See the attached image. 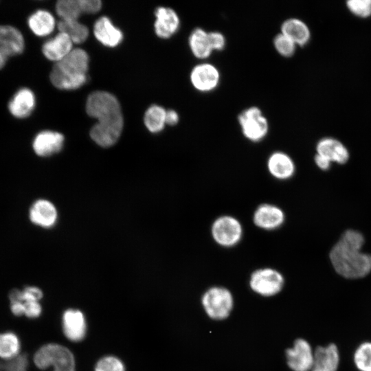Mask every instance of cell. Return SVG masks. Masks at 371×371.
<instances>
[{
	"mask_svg": "<svg viewBox=\"0 0 371 371\" xmlns=\"http://www.w3.org/2000/svg\"><path fill=\"white\" fill-rule=\"evenodd\" d=\"M87 114L98 120L90 136L98 145L109 147L117 142L122 131L124 120L117 99L106 91L91 93L86 102Z\"/></svg>",
	"mask_w": 371,
	"mask_h": 371,
	"instance_id": "6da1fadb",
	"label": "cell"
},
{
	"mask_svg": "<svg viewBox=\"0 0 371 371\" xmlns=\"http://www.w3.org/2000/svg\"><path fill=\"white\" fill-rule=\"evenodd\" d=\"M363 235L356 230L344 232L329 253L335 271L348 279H358L371 271V254L361 251Z\"/></svg>",
	"mask_w": 371,
	"mask_h": 371,
	"instance_id": "7a4b0ae2",
	"label": "cell"
},
{
	"mask_svg": "<svg viewBox=\"0 0 371 371\" xmlns=\"http://www.w3.org/2000/svg\"><path fill=\"white\" fill-rule=\"evenodd\" d=\"M89 56L80 48L73 49L63 59L55 63L49 75L52 84L63 90H74L87 81Z\"/></svg>",
	"mask_w": 371,
	"mask_h": 371,
	"instance_id": "3957f363",
	"label": "cell"
},
{
	"mask_svg": "<svg viewBox=\"0 0 371 371\" xmlns=\"http://www.w3.org/2000/svg\"><path fill=\"white\" fill-rule=\"evenodd\" d=\"M34 363L41 370L52 367L53 371H75L72 353L56 344H48L40 348L34 356Z\"/></svg>",
	"mask_w": 371,
	"mask_h": 371,
	"instance_id": "277c9868",
	"label": "cell"
},
{
	"mask_svg": "<svg viewBox=\"0 0 371 371\" xmlns=\"http://www.w3.org/2000/svg\"><path fill=\"white\" fill-rule=\"evenodd\" d=\"M234 297L223 286H214L207 289L201 297V304L206 315L214 320L227 318L234 308Z\"/></svg>",
	"mask_w": 371,
	"mask_h": 371,
	"instance_id": "5b68a950",
	"label": "cell"
},
{
	"mask_svg": "<svg viewBox=\"0 0 371 371\" xmlns=\"http://www.w3.org/2000/svg\"><path fill=\"white\" fill-rule=\"evenodd\" d=\"M210 232L213 240L218 246L230 248L241 241L243 227L240 221L235 216L223 214L213 221Z\"/></svg>",
	"mask_w": 371,
	"mask_h": 371,
	"instance_id": "8992f818",
	"label": "cell"
},
{
	"mask_svg": "<svg viewBox=\"0 0 371 371\" xmlns=\"http://www.w3.org/2000/svg\"><path fill=\"white\" fill-rule=\"evenodd\" d=\"M250 289L262 297H272L279 293L284 287V278L277 269L262 267L254 271L249 278Z\"/></svg>",
	"mask_w": 371,
	"mask_h": 371,
	"instance_id": "52a82bcc",
	"label": "cell"
},
{
	"mask_svg": "<svg viewBox=\"0 0 371 371\" xmlns=\"http://www.w3.org/2000/svg\"><path fill=\"white\" fill-rule=\"evenodd\" d=\"M238 122L244 136L251 142L261 141L268 133V121L257 106L244 110L238 115Z\"/></svg>",
	"mask_w": 371,
	"mask_h": 371,
	"instance_id": "ba28073f",
	"label": "cell"
},
{
	"mask_svg": "<svg viewBox=\"0 0 371 371\" xmlns=\"http://www.w3.org/2000/svg\"><path fill=\"white\" fill-rule=\"evenodd\" d=\"M25 41L22 32L11 25H0V69L8 60L21 54L25 49Z\"/></svg>",
	"mask_w": 371,
	"mask_h": 371,
	"instance_id": "9c48e42d",
	"label": "cell"
},
{
	"mask_svg": "<svg viewBox=\"0 0 371 371\" xmlns=\"http://www.w3.org/2000/svg\"><path fill=\"white\" fill-rule=\"evenodd\" d=\"M286 364L292 371H311L314 363V351L305 339L295 340L285 351Z\"/></svg>",
	"mask_w": 371,
	"mask_h": 371,
	"instance_id": "30bf717a",
	"label": "cell"
},
{
	"mask_svg": "<svg viewBox=\"0 0 371 371\" xmlns=\"http://www.w3.org/2000/svg\"><path fill=\"white\" fill-rule=\"evenodd\" d=\"M285 219L284 210L279 206L269 203L260 204L252 216L254 225L265 231L278 229L282 226Z\"/></svg>",
	"mask_w": 371,
	"mask_h": 371,
	"instance_id": "8fae6325",
	"label": "cell"
},
{
	"mask_svg": "<svg viewBox=\"0 0 371 371\" xmlns=\"http://www.w3.org/2000/svg\"><path fill=\"white\" fill-rule=\"evenodd\" d=\"M36 104L34 93L27 87L16 90L8 103L10 114L16 119L23 120L34 111Z\"/></svg>",
	"mask_w": 371,
	"mask_h": 371,
	"instance_id": "7c38bea8",
	"label": "cell"
},
{
	"mask_svg": "<svg viewBox=\"0 0 371 371\" xmlns=\"http://www.w3.org/2000/svg\"><path fill=\"white\" fill-rule=\"evenodd\" d=\"M220 80L218 69L210 63H201L194 67L190 73V81L194 87L203 92L215 89Z\"/></svg>",
	"mask_w": 371,
	"mask_h": 371,
	"instance_id": "4fadbf2b",
	"label": "cell"
},
{
	"mask_svg": "<svg viewBox=\"0 0 371 371\" xmlns=\"http://www.w3.org/2000/svg\"><path fill=\"white\" fill-rule=\"evenodd\" d=\"M64 136L56 131L45 130L38 133L32 142L34 153L40 157H49L63 148Z\"/></svg>",
	"mask_w": 371,
	"mask_h": 371,
	"instance_id": "5bb4252c",
	"label": "cell"
},
{
	"mask_svg": "<svg viewBox=\"0 0 371 371\" xmlns=\"http://www.w3.org/2000/svg\"><path fill=\"white\" fill-rule=\"evenodd\" d=\"M267 168L271 176L280 181L291 179L295 172L294 161L282 151H276L269 155L267 161Z\"/></svg>",
	"mask_w": 371,
	"mask_h": 371,
	"instance_id": "9a60e30c",
	"label": "cell"
},
{
	"mask_svg": "<svg viewBox=\"0 0 371 371\" xmlns=\"http://www.w3.org/2000/svg\"><path fill=\"white\" fill-rule=\"evenodd\" d=\"M317 154L328 159L330 162L346 164L350 157L347 148L338 139L324 137L316 145Z\"/></svg>",
	"mask_w": 371,
	"mask_h": 371,
	"instance_id": "2e32d148",
	"label": "cell"
},
{
	"mask_svg": "<svg viewBox=\"0 0 371 371\" xmlns=\"http://www.w3.org/2000/svg\"><path fill=\"white\" fill-rule=\"evenodd\" d=\"M155 31L159 37L168 38L178 30L179 18L172 9L159 7L155 11Z\"/></svg>",
	"mask_w": 371,
	"mask_h": 371,
	"instance_id": "e0dca14e",
	"label": "cell"
},
{
	"mask_svg": "<svg viewBox=\"0 0 371 371\" xmlns=\"http://www.w3.org/2000/svg\"><path fill=\"white\" fill-rule=\"evenodd\" d=\"M29 216L34 224L49 228L55 225L58 214L53 203L45 199H38L31 206Z\"/></svg>",
	"mask_w": 371,
	"mask_h": 371,
	"instance_id": "ac0fdd59",
	"label": "cell"
},
{
	"mask_svg": "<svg viewBox=\"0 0 371 371\" xmlns=\"http://www.w3.org/2000/svg\"><path fill=\"white\" fill-rule=\"evenodd\" d=\"M65 335L72 341H81L86 333L85 319L80 311L68 309L63 317Z\"/></svg>",
	"mask_w": 371,
	"mask_h": 371,
	"instance_id": "d6986e66",
	"label": "cell"
},
{
	"mask_svg": "<svg viewBox=\"0 0 371 371\" xmlns=\"http://www.w3.org/2000/svg\"><path fill=\"white\" fill-rule=\"evenodd\" d=\"M72 45L73 42L67 34L59 32L44 43L42 52L47 59L57 63L73 49Z\"/></svg>",
	"mask_w": 371,
	"mask_h": 371,
	"instance_id": "ffe728a7",
	"label": "cell"
},
{
	"mask_svg": "<svg viewBox=\"0 0 371 371\" xmlns=\"http://www.w3.org/2000/svg\"><path fill=\"white\" fill-rule=\"evenodd\" d=\"M314 363L311 371H337L339 362L337 347L334 344L318 346L314 351Z\"/></svg>",
	"mask_w": 371,
	"mask_h": 371,
	"instance_id": "44dd1931",
	"label": "cell"
},
{
	"mask_svg": "<svg viewBox=\"0 0 371 371\" xmlns=\"http://www.w3.org/2000/svg\"><path fill=\"white\" fill-rule=\"evenodd\" d=\"M93 34L98 41L110 47L118 45L123 39L122 32L106 16L100 17L95 21Z\"/></svg>",
	"mask_w": 371,
	"mask_h": 371,
	"instance_id": "7402d4cb",
	"label": "cell"
},
{
	"mask_svg": "<svg viewBox=\"0 0 371 371\" xmlns=\"http://www.w3.org/2000/svg\"><path fill=\"white\" fill-rule=\"evenodd\" d=\"M27 23L31 32L39 37L49 35L56 26V21L52 13L42 9L32 13L27 18Z\"/></svg>",
	"mask_w": 371,
	"mask_h": 371,
	"instance_id": "603a6c76",
	"label": "cell"
},
{
	"mask_svg": "<svg viewBox=\"0 0 371 371\" xmlns=\"http://www.w3.org/2000/svg\"><path fill=\"white\" fill-rule=\"evenodd\" d=\"M281 33L299 45H305L311 38L308 25L297 18L285 20L281 25Z\"/></svg>",
	"mask_w": 371,
	"mask_h": 371,
	"instance_id": "cb8c5ba5",
	"label": "cell"
},
{
	"mask_svg": "<svg viewBox=\"0 0 371 371\" xmlns=\"http://www.w3.org/2000/svg\"><path fill=\"white\" fill-rule=\"evenodd\" d=\"M189 46L193 55L201 59L207 58L212 51L208 40V32L200 27L195 28L191 32Z\"/></svg>",
	"mask_w": 371,
	"mask_h": 371,
	"instance_id": "d4e9b609",
	"label": "cell"
},
{
	"mask_svg": "<svg viewBox=\"0 0 371 371\" xmlns=\"http://www.w3.org/2000/svg\"><path fill=\"white\" fill-rule=\"evenodd\" d=\"M58 28L59 32L67 34L74 43H83L89 36L87 27L78 21L60 20L58 23Z\"/></svg>",
	"mask_w": 371,
	"mask_h": 371,
	"instance_id": "484cf974",
	"label": "cell"
},
{
	"mask_svg": "<svg viewBox=\"0 0 371 371\" xmlns=\"http://www.w3.org/2000/svg\"><path fill=\"white\" fill-rule=\"evenodd\" d=\"M56 11L64 21H78L85 13L82 0H60L56 4Z\"/></svg>",
	"mask_w": 371,
	"mask_h": 371,
	"instance_id": "4316f807",
	"label": "cell"
},
{
	"mask_svg": "<svg viewBox=\"0 0 371 371\" xmlns=\"http://www.w3.org/2000/svg\"><path fill=\"white\" fill-rule=\"evenodd\" d=\"M166 111L158 105L150 106L146 111L144 118L145 126L152 133L162 131L166 124Z\"/></svg>",
	"mask_w": 371,
	"mask_h": 371,
	"instance_id": "83f0119b",
	"label": "cell"
},
{
	"mask_svg": "<svg viewBox=\"0 0 371 371\" xmlns=\"http://www.w3.org/2000/svg\"><path fill=\"white\" fill-rule=\"evenodd\" d=\"M21 344L19 337L12 332L0 333V357L8 360L19 355Z\"/></svg>",
	"mask_w": 371,
	"mask_h": 371,
	"instance_id": "f1b7e54d",
	"label": "cell"
},
{
	"mask_svg": "<svg viewBox=\"0 0 371 371\" xmlns=\"http://www.w3.org/2000/svg\"><path fill=\"white\" fill-rule=\"evenodd\" d=\"M42 297L43 293L41 290L36 286H27L23 290L13 289L9 293L10 303L14 302H38Z\"/></svg>",
	"mask_w": 371,
	"mask_h": 371,
	"instance_id": "f546056e",
	"label": "cell"
},
{
	"mask_svg": "<svg viewBox=\"0 0 371 371\" xmlns=\"http://www.w3.org/2000/svg\"><path fill=\"white\" fill-rule=\"evenodd\" d=\"M354 361L360 371H371V342L363 343L357 348Z\"/></svg>",
	"mask_w": 371,
	"mask_h": 371,
	"instance_id": "4dcf8cb0",
	"label": "cell"
},
{
	"mask_svg": "<svg viewBox=\"0 0 371 371\" xmlns=\"http://www.w3.org/2000/svg\"><path fill=\"white\" fill-rule=\"evenodd\" d=\"M273 45L282 56H291L295 51L296 44L284 34L280 33L273 39Z\"/></svg>",
	"mask_w": 371,
	"mask_h": 371,
	"instance_id": "1f68e13d",
	"label": "cell"
},
{
	"mask_svg": "<svg viewBox=\"0 0 371 371\" xmlns=\"http://www.w3.org/2000/svg\"><path fill=\"white\" fill-rule=\"evenodd\" d=\"M27 366L26 355H19L13 359L0 362V371H27Z\"/></svg>",
	"mask_w": 371,
	"mask_h": 371,
	"instance_id": "d6a6232c",
	"label": "cell"
},
{
	"mask_svg": "<svg viewBox=\"0 0 371 371\" xmlns=\"http://www.w3.org/2000/svg\"><path fill=\"white\" fill-rule=\"evenodd\" d=\"M346 6L357 16L366 18L371 16V0H349Z\"/></svg>",
	"mask_w": 371,
	"mask_h": 371,
	"instance_id": "836d02e7",
	"label": "cell"
},
{
	"mask_svg": "<svg viewBox=\"0 0 371 371\" xmlns=\"http://www.w3.org/2000/svg\"><path fill=\"white\" fill-rule=\"evenodd\" d=\"M95 371H124L122 362L115 357H105L96 364Z\"/></svg>",
	"mask_w": 371,
	"mask_h": 371,
	"instance_id": "e575fe53",
	"label": "cell"
},
{
	"mask_svg": "<svg viewBox=\"0 0 371 371\" xmlns=\"http://www.w3.org/2000/svg\"><path fill=\"white\" fill-rule=\"evenodd\" d=\"M21 303H22V304L23 305L24 315L26 317L29 318H36L41 315L42 308L38 302L29 301V302H22Z\"/></svg>",
	"mask_w": 371,
	"mask_h": 371,
	"instance_id": "d590c367",
	"label": "cell"
},
{
	"mask_svg": "<svg viewBox=\"0 0 371 371\" xmlns=\"http://www.w3.org/2000/svg\"><path fill=\"white\" fill-rule=\"evenodd\" d=\"M208 40L212 50H221L225 45V38L218 32H208Z\"/></svg>",
	"mask_w": 371,
	"mask_h": 371,
	"instance_id": "8d00e7d4",
	"label": "cell"
},
{
	"mask_svg": "<svg viewBox=\"0 0 371 371\" xmlns=\"http://www.w3.org/2000/svg\"><path fill=\"white\" fill-rule=\"evenodd\" d=\"M85 13L92 14L98 12L102 7L100 0H82Z\"/></svg>",
	"mask_w": 371,
	"mask_h": 371,
	"instance_id": "74e56055",
	"label": "cell"
},
{
	"mask_svg": "<svg viewBox=\"0 0 371 371\" xmlns=\"http://www.w3.org/2000/svg\"><path fill=\"white\" fill-rule=\"evenodd\" d=\"M316 166L322 170H328L331 165V162L324 157L316 154L314 157Z\"/></svg>",
	"mask_w": 371,
	"mask_h": 371,
	"instance_id": "f35d334b",
	"label": "cell"
},
{
	"mask_svg": "<svg viewBox=\"0 0 371 371\" xmlns=\"http://www.w3.org/2000/svg\"><path fill=\"white\" fill-rule=\"evenodd\" d=\"M179 122V115L178 113L174 111V110H168L166 111V124L174 126L177 124Z\"/></svg>",
	"mask_w": 371,
	"mask_h": 371,
	"instance_id": "ab89813d",
	"label": "cell"
}]
</instances>
